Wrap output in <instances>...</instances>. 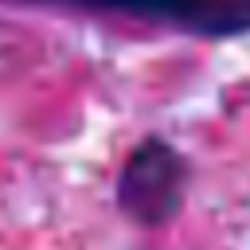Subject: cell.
<instances>
[{
    "label": "cell",
    "instance_id": "6da1fadb",
    "mask_svg": "<svg viewBox=\"0 0 250 250\" xmlns=\"http://www.w3.org/2000/svg\"><path fill=\"white\" fill-rule=\"evenodd\" d=\"M188 176L191 164L168 137L156 133L141 137L117 168V184H113L117 211L137 227H164L184 207Z\"/></svg>",
    "mask_w": 250,
    "mask_h": 250
},
{
    "label": "cell",
    "instance_id": "7a4b0ae2",
    "mask_svg": "<svg viewBox=\"0 0 250 250\" xmlns=\"http://www.w3.org/2000/svg\"><path fill=\"white\" fill-rule=\"evenodd\" d=\"M23 4L125 16V20H141V23L176 27L184 35H199V39L250 35V0H23Z\"/></svg>",
    "mask_w": 250,
    "mask_h": 250
}]
</instances>
